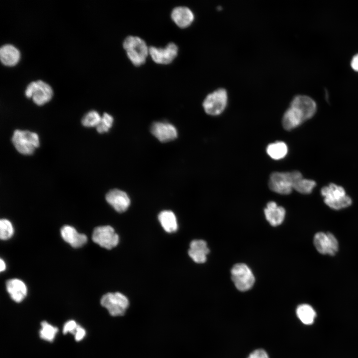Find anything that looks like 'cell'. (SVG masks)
Wrapping results in <instances>:
<instances>
[{"instance_id": "6da1fadb", "label": "cell", "mask_w": 358, "mask_h": 358, "mask_svg": "<svg viewBox=\"0 0 358 358\" xmlns=\"http://www.w3.org/2000/svg\"><path fill=\"white\" fill-rule=\"evenodd\" d=\"M300 172H274L269 177L268 186L273 191L281 194H288L292 190L294 183L302 178Z\"/></svg>"}, {"instance_id": "7a4b0ae2", "label": "cell", "mask_w": 358, "mask_h": 358, "mask_svg": "<svg viewBox=\"0 0 358 358\" xmlns=\"http://www.w3.org/2000/svg\"><path fill=\"white\" fill-rule=\"evenodd\" d=\"M123 46L129 59L136 66L143 64L149 55V47L143 39L137 36L126 37Z\"/></svg>"}, {"instance_id": "3957f363", "label": "cell", "mask_w": 358, "mask_h": 358, "mask_svg": "<svg viewBox=\"0 0 358 358\" xmlns=\"http://www.w3.org/2000/svg\"><path fill=\"white\" fill-rule=\"evenodd\" d=\"M321 193L325 204L333 209H341L352 204L351 198L347 195L345 190L341 186L330 183L321 189Z\"/></svg>"}, {"instance_id": "277c9868", "label": "cell", "mask_w": 358, "mask_h": 358, "mask_svg": "<svg viewBox=\"0 0 358 358\" xmlns=\"http://www.w3.org/2000/svg\"><path fill=\"white\" fill-rule=\"evenodd\" d=\"M12 142L16 150L23 155H31L39 145L37 133L28 130H16L12 137Z\"/></svg>"}, {"instance_id": "5b68a950", "label": "cell", "mask_w": 358, "mask_h": 358, "mask_svg": "<svg viewBox=\"0 0 358 358\" xmlns=\"http://www.w3.org/2000/svg\"><path fill=\"white\" fill-rule=\"evenodd\" d=\"M228 101L226 90L219 88L208 94L204 98L202 105L205 112L210 115L221 114L225 109Z\"/></svg>"}, {"instance_id": "8992f818", "label": "cell", "mask_w": 358, "mask_h": 358, "mask_svg": "<svg viewBox=\"0 0 358 358\" xmlns=\"http://www.w3.org/2000/svg\"><path fill=\"white\" fill-rule=\"evenodd\" d=\"M100 304L111 316H120L125 314L129 305V301L120 292H109L102 296Z\"/></svg>"}, {"instance_id": "52a82bcc", "label": "cell", "mask_w": 358, "mask_h": 358, "mask_svg": "<svg viewBox=\"0 0 358 358\" xmlns=\"http://www.w3.org/2000/svg\"><path fill=\"white\" fill-rule=\"evenodd\" d=\"M25 94L26 97H32L35 104L41 105L51 99L53 90L49 84L39 80L30 83L26 88Z\"/></svg>"}, {"instance_id": "ba28073f", "label": "cell", "mask_w": 358, "mask_h": 358, "mask_svg": "<svg viewBox=\"0 0 358 358\" xmlns=\"http://www.w3.org/2000/svg\"><path fill=\"white\" fill-rule=\"evenodd\" d=\"M231 277L236 288L242 291L249 290L255 279L250 268L245 264L235 265L231 269Z\"/></svg>"}, {"instance_id": "9c48e42d", "label": "cell", "mask_w": 358, "mask_h": 358, "mask_svg": "<svg viewBox=\"0 0 358 358\" xmlns=\"http://www.w3.org/2000/svg\"><path fill=\"white\" fill-rule=\"evenodd\" d=\"M92 239L93 241L106 249H111L117 246L119 236L110 226H98L93 230Z\"/></svg>"}, {"instance_id": "30bf717a", "label": "cell", "mask_w": 358, "mask_h": 358, "mask_svg": "<svg viewBox=\"0 0 358 358\" xmlns=\"http://www.w3.org/2000/svg\"><path fill=\"white\" fill-rule=\"evenodd\" d=\"M178 50V47L175 43L170 42L164 47L150 46L149 55L155 63L168 64L176 57Z\"/></svg>"}, {"instance_id": "8fae6325", "label": "cell", "mask_w": 358, "mask_h": 358, "mask_svg": "<svg viewBox=\"0 0 358 358\" xmlns=\"http://www.w3.org/2000/svg\"><path fill=\"white\" fill-rule=\"evenodd\" d=\"M314 244L317 250L322 254L334 255L338 250V242L330 233L319 232L314 238Z\"/></svg>"}, {"instance_id": "7c38bea8", "label": "cell", "mask_w": 358, "mask_h": 358, "mask_svg": "<svg viewBox=\"0 0 358 358\" xmlns=\"http://www.w3.org/2000/svg\"><path fill=\"white\" fill-rule=\"evenodd\" d=\"M152 134L162 142L175 139L178 136L176 128L172 124L165 122H155L151 126Z\"/></svg>"}, {"instance_id": "4fadbf2b", "label": "cell", "mask_w": 358, "mask_h": 358, "mask_svg": "<svg viewBox=\"0 0 358 358\" xmlns=\"http://www.w3.org/2000/svg\"><path fill=\"white\" fill-rule=\"evenodd\" d=\"M107 202L117 212L125 211L130 204V199L127 194L121 190L113 189L105 196Z\"/></svg>"}, {"instance_id": "5bb4252c", "label": "cell", "mask_w": 358, "mask_h": 358, "mask_svg": "<svg viewBox=\"0 0 358 358\" xmlns=\"http://www.w3.org/2000/svg\"><path fill=\"white\" fill-rule=\"evenodd\" d=\"M307 120L303 113L297 108L290 105L282 117V126L287 130H292Z\"/></svg>"}, {"instance_id": "9a60e30c", "label": "cell", "mask_w": 358, "mask_h": 358, "mask_svg": "<svg viewBox=\"0 0 358 358\" xmlns=\"http://www.w3.org/2000/svg\"><path fill=\"white\" fill-rule=\"evenodd\" d=\"M290 105L299 109L304 115L306 120L314 116L317 109L314 100L306 95H299L295 96L291 101Z\"/></svg>"}, {"instance_id": "2e32d148", "label": "cell", "mask_w": 358, "mask_h": 358, "mask_svg": "<svg viewBox=\"0 0 358 358\" xmlns=\"http://www.w3.org/2000/svg\"><path fill=\"white\" fill-rule=\"evenodd\" d=\"M171 18L179 27L185 28L192 23L194 19V15L189 8L184 6H179L172 10Z\"/></svg>"}, {"instance_id": "e0dca14e", "label": "cell", "mask_w": 358, "mask_h": 358, "mask_svg": "<svg viewBox=\"0 0 358 358\" xmlns=\"http://www.w3.org/2000/svg\"><path fill=\"white\" fill-rule=\"evenodd\" d=\"M61 234L65 241L75 248L83 246L87 242L86 235L78 233L73 227L69 225L62 227Z\"/></svg>"}, {"instance_id": "ac0fdd59", "label": "cell", "mask_w": 358, "mask_h": 358, "mask_svg": "<svg viewBox=\"0 0 358 358\" xmlns=\"http://www.w3.org/2000/svg\"><path fill=\"white\" fill-rule=\"evenodd\" d=\"M264 212L266 219L273 226L279 225L284 219L285 209L282 206H278L274 201L268 203Z\"/></svg>"}, {"instance_id": "d6986e66", "label": "cell", "mask_w": 358, "mask_h": 358, "mask_svg": "<svg viewBox=\"0 0 358 358\" xmlns=\"http://www.w3.org/2000/svg\"><path fill=\"white\" fill-rule=\"evenodd\" d=\"M188 253L189 257L196 263H203L206 261V256L209 252L206 242L202 240L192 241Z\"/></svg>"}, {"instance_id": "ffe728a7", "label": "cell", "mask_w": 358, "mask_h": 358, "mask_svg": "<svg viewBox=\"0 0 358 358\" xmlns=\"http://www.w3.org/2000/svg\"><path fill=\"white\" fill-rule=\"evenodd\" d=\"M6 288L11 298L16 302H21L27 294V288L24 283L20 279L14 278L8 280Z\"/></svg>"}, {"instance_id": "44dd1931", "label": "cell", "mask_w": 358, "mask_h": 358, "mask_svg": "<svg viewBox=\"0 0 358 358\" xmlns=\"http://www.w3.org/2000/svg\"><path fill=\"white\" fill-rule=\"evenodd\" d=\"M20 57L19 50L13 45L4 44L0 49L1 62L6 66H13L17 63Z\"/></svg>"}, {"instance_id": "7402d4cb", "label": "cell", "mask_w": 358, "mask_h": 358, "mask_svg": "<svg viewBox=\"0 0 358 358\" xmlns=\"http://www.w3.org/2000/svg\"><path fill=\"white\" fill-rule=\"evenodd\" d=\"M159 220L164 228L168 233H173L177 231L178 224L175 214L170 210H164L158 215Z\"/></svg>"}, {"instance_id": "603a6c76", "label": "cell", "mask_w": 358, "mask_h": 358, "mask_svg": "<svg viewBox=\"0 0 358 358\" xmlns=\"http://www.w3.org/2000/svg\"><path fill=\"white\" fill-rule=\"evenodd\" d=\"M288 148L282 141H277L269 144L267 147V153L273 159L280 160L287 155Z\"/></svg>"}, {"instance_id": "cb8c5ba5", "label": "cell", "mask_w": 358, "mask_h": 358, "mask_svg": "<svg viewBox=\"0 0 358 358\" xmlns=\"http://www.w3.org/2000/svg\"><path fill=\"white\" fill-rule=\"evenodd\" d=\"M296 314L300 321L306 325H310L314 322L316 313L309 305L301 304L296 309Z\"/></svg>"}, {"instance_id": "d4e9b609", "label": "cell", "mask_w": 358, "mask_h": 358, "mask_svg": "<svg viewBox=\"0 0 358 358\" xmlns=\"http://www.w3.org/2000/svg\"><path fill=\"white\" fill-rule=\"evenodd\" d=\"M316 184L315 181L302 178L294 183L293 188L299 193L309 194L312 191Z\"/></svg>"}, {"instance_id": "484cf974", "label": "cell", "mask_w": 358, "mask_h": 358, "mask_svg": "<svg viewBox=\"0 0 358 358\" xmlns=\"http://www.w3.org/2000/svg\"><path fill=\"white\" fill-rule=\"evenodd\" d=\"M41 329L40 331V337L44 340L52 342L58 332V328L49 324L46 321L41 323Z\"/></svg>"}, {"instance_id": "4316f807", "label": "cell", "mask_w": 358, "mask_h": 358, "mask_svg": "<svg viewBox=\"0 0 358 358\" xmlns=\"http://www.w3.org/2000/svg\"><path fill=\"white\" fill-rule=\"evenodd\" d=\"M101 116L95 110L88 112L82 119V124L87 127H97L100 122Z\"/></svg>"}, {"instance_id": "83f0119b", "label": "cell", "mask_w": 358, "mask_h": 358, "mask_svg": "<svg viewBox=\"0 0 358 358\" xmlns=\"http://www.w3.org/2000/svg\"><path fill=\"white\" fill-rule=\"evenodd\" d=\"M13 233V227L10 222L5 219H1L0 221V238L5 240L9 239Z\"/></svg>"}, {"instance_id": "f1b7e54d", "label": "cell", "mask_w": 358, "mask_h": 358, "mask_svg": "<svg viewBox=\"0 0 358 358\" xmlns=\"http://www.w3.org/2000/svg\"><path fill=\"white\" fill-rule=\"evenodd\" d=\"M113 122V117L107 113H104L100 123L96 127L97 132L99 133L107 132L112 127Z\"/></svg>"}, {"instance_id": "f546056e", "label": "cell", "mask_w": 358, "mask_h": 358, "mask_svg": "<svg viewBox=\"0 0 358 358\" xmlns=\"http://www.w3.org/2000/svg\"><path fill=\"white\" fill-rule=\"evenodd\" d=\"M78 325L74 320H70L67 322L63 327V332L64 334L67 333L75 334Z\"/></svg>"}, {"instance_id": "4dcf8cb0", "label": "cell", "mask_w": 358, "mask_h": 358, "mask_svg": "<svg viewBox=\"0 0 358 358\" xmlns=\"http://www.w3.org/2000/svg\"><path fill=\"white\" fill-rule=\"evenodd\" d=\"M248 358H268V357L264 350L259 349L252 353Z\"/></svg>"}, {"instance_id": "1f68e13d", "label": "cell", "mask_w": 358, "mask_h": 358, "mask_svg": "<svg viewBox=\"0 0 358 358\" xmlns=\"http://www.w3.org/2000/svg\"><path fill=\"white\" fill-rule=\"evenodd\" d=\"M76 341H81L86 335V331L82 327L78 325L74 334Z\"/></svg>"}, {"instance_id": "d6a6232c", "label": "cell", "mask_w": 358, "mask_h": 358, "mask_svg": "<svg viewBox=\"0 0 358 358\" xmlns=\"http://www.w3.org/2000/svg\"><path fill=\"white\" fill-rule=\"evenodd\" d=\"M351 66L354 70L358 72V54L354 56L352 59Z\"/></svg>"}, {"instance_id": "836d02e7", "label": "cell", "mask_w": 358, "mask_h": 358, "mask_svg": "<svg viewBox=\"0 0 358 358\" xmlns=\"http://www.w3.org/2000/svg\"><path fill=\"white\" fill-rule=\"evenodd\" d=\"M5 263H4V261H3L1 259H0V271H3V270L5 269Z\"/></svg>"}]
</instances>
